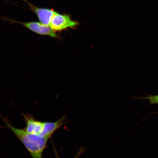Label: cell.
Instances as JSON below:
<instances>
[{"instance_id": "obj_5", "label": "cell", "mask_w": 158, "mask_h": 158, "mask_svg": "<svg viewBox=\"0 0 158 158\" xmlns=\"http://www.w3.org/2000/svg\"><path fill=\"white\" fill-rule=\"evenodd\" d=\"M66 116L64 115L56 122H43V130L40 135L49 139L57 130L64 125Z\"/></svg>"}, {"instance_id": "obj_7", "label": "cell", "mask_w": 158, "mask_h": 158, "mask_svg": "<svg viewBox=\"0 0 158 158\" xmlns=\"http://www.w3.org/2000/svg\"><path fill=\"white\" fill-rule=\"evenodd\" d=\"M144 99L149 100L150 104H158V95H150L143 98Z\"/></svg>"}, {"instance_id": "obj_4", "label": "cell", "mask_w": 158, "mask_h": 158, "mask_svg": "<svg viewBox=\"0 0 158 158\" xmlns=\"http://www.w3.org/2000/svg\"><path fill=\"white\" fill-rule=\"evenodd\" d=\"M24 1L28 4L30 10L36 15L40 22L49 26L51 20L56 11L52 9L37 7L26 0H24Z\"/></svg>"}, {"instance_id": "obj_8", "label": "cell", "mask_w": 158, "mask_h": 158, "mask_svg": "<svg viewBox=\"0 0 158 158\" xmlns=\"http://www.w3.org/2000/svg\"><path fill=\"white\" fill-rule=\"evenodd\" d=\"M84 151L85 149L84 148H83L79 150L74 158H78L80 156V155H81L84 152Z\"/></svg>"}, {"instance_id": "obj_6", "label": "cell", "mask_w": 158, "mask_h": 158, "mask_svg": "<svg viewBox=\"0 0 158 158\" xmlns=\"http://www.w3.org/2000/svg\"><path fill=\"white\" fill-rule=\"evenodd\" d=\"M26 122L25 131L33 135H40L43 127V122L35 120L32 116L23 114Z\"/></svg>"}, {"instance_id": "obj_2", "label": "cell", "mask_w": 158, "mask_h": 158, "mask_svg": "<svg viewBox=\"0 0 158 158\" xmlns=\"http://www.w3.org/2000/svg\"><path fill=\"white\" fill-rule=\"evenodd\" d=\"M78 25V23L73 21L70 15L61 14L56 12L51 20L49 26L56 32L69 28H73Z\"/></svg>"}, {"instance_id": "obj_3", "label": "cell", "mask_w": 158, "mask_h": 158, "mask_svg": "<svg viewBox=\"0 0 158 158\" xmlns=\"http://www.w3.org/2000/svg\"><path fill=\"white\" fill-rule=\"evenodd\" d=\"M14 23H19L27 29L40 35H47L55 38L58 37L56 32L51 29L48 26L45 25L38 22H19L12 21Z\"/></svg>"}, {"instance_id": "obj_1", "label": "cell", "mask_w": 158, "mask_h": 158, "mask_svg": "<svg viewBox=\"0 0 158 158\" xmlns=\"http://www.w3.org/2000/svg\"><path fill=\"white\" fill-rule=\"evenodd\" d=\"M6 126L9 128L21 142L33 158H43V152L46 147L48 138L40 135L27 133L24 129L12 126L6 118H3Z\"/></svg>"}]
</instances>
